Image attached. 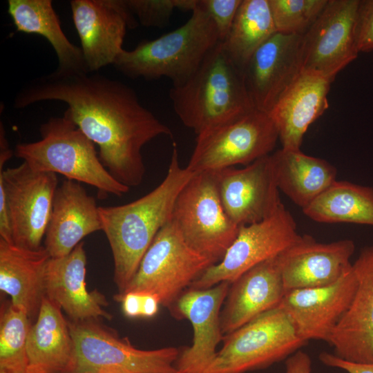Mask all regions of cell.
<instances>
[{"label":"cell","mask_w":373,"mask_h":373,"mask_svg":"<svg viewBox=\"0 0 373 373\" xmlns=\"http://www.w3.org/2000/svg\"><path fill=\"white\" fill-rule=\"evenodd\" d=\"M52 73L31 80L16 94L13 106L23 108L46 100L66 103L65 111L99 147L104 166L118 182L139 186L144 176L143 146L171 129L139 101L128 85L100 74Z\"/></svg>","instance_id":"6da1fadb"},{"label":"cell","mask_w":373,"mask_h":373,"mask_svg":"<svg viewBox=\"0 0 373 373\" xmlns=\"http://www.w3.org/2000/svg\"><path fill=\"white\" fill-rule=\"evenodd\" d=\"M180 166L173 144L165 178L151 192L131 202L99 207L102 231L113 258V280L122 294L159 231L171 219L176 198L193 175Z\"/></svg>","instance_id":"7a4b0ae2"},{"label":"cell","mask_w":373,"mask_h":373,"mask_svg":"<svg viewBox=\"0 0 373 373\" xmlns=\"http://www.w3.org/2000/svg\"><path fill=\"white\" fill-rule=\"evenodd\" d=\"M169 97L183 123L197 135L255 109L243 70L219 42L184 83L172 86Z\"/></svg>","instance_id":"3957f363"},{"label":"cell","mask_w":373,"mask_h":373,"mask_svg":"<svg viewBox=\"0 0 373 373\" xmlns=\"http://www.w3.org/2000/svg\"><path fill=\"white\" fill-rule=\"evenodd\" d=\"M219 42L215 23L198 3L182 26L155 39L142 41L133 50L123 49L113 65L129 78L167 77L172 86H178L191 76Z\"/></svg>","instance_id":"277c9868"},{"label":"cell","mask_w":373,"mask_h":373,"mask_svg":"<svg viewBox=\"0 0 373 373\" xmlns=\"http://www.w3.org/2000/svg\"><path fill=\"white\" fill-rule=\"evenodd\" d=\"M41 139L17 144L14 155L35 171L59 173L95 187L101 195L122 196L130 188L104 166L95 144L64 113L40 126Z\"/></svg>","instance_id":"5b68a950"},{"label":"cell","mask_w":373,"mask_h":373,"mask_svg":"<svg viewBox=\"0 0 373 373\" xmlns=\"http://www.w3.org/2000/svg\"><path fill=\"white\" fill-rule=\"evenodd\" d=\"M74 350L64 373H175L180 355L175 347L152 350L135 347L98 320L68 321Z\"/></svg>","instance_id":"8992f818"},{"label":"cell","mask_w":373,"mask_h":373,"mask_svg":"<svg viewBox=\"0 0 373 373\" xmlns=\"http://www.w3.org/2000/svg\"><path fill=\"white\" fill-rule=\"evenodd\" d=\"M223 345L202 373H245L287 359L307 343L277 306L224 336Z\"/></svg>","instance_id":"52a82bcc"},{"label":"cell","mask_w":373,"mask_h":373,"mask_svg":"<svg viewBox=\"0 0 373 373\" xmlns=\"http://www.w3.org/2000/svg\"><path fill=\"white\" fill-rule=\"evenodd\" d=\"M171 220L186 243L213 265L224 258L240 228L224 209L213 171L193 173L176 198Z\"/></svg>","instance_id":"ba28073f"},{"label":"cell","mask_w":373,"mask_h":373,"mask_svg":"<svg viewBox=\"0 0 373 373\" xmlns=\"http://www.w3.org/2000/svg\"><path fill=\"white\" fill-rule=\"evenodd\" d=\"M213 265L186 243L171 219L154 238L125 290L116 295L153 294L171 310L182 293Z\"/></svg>","instance_id":"9c48e42d"},{"label":"cell","mask_w":373,"mask_h":373,"mask_svg":"<svg viewBox=\"0 0 373 373\" xmlns=\"http://www.w3.org/2000/svg\"><path fill=\"white\" fill-rule=\"evenodd\" d=\"M278 139L268 113L254 109L197 135L186 167L198 173L248 165L271 154Z\"/></svg>","instance_id":"30bf717a"},{"label":"cell","mask_w":373,"mask_h":373,"mask_svg":"<svg viewBox=\"0 0 373 373\" xmlns=\"http://www.w3.org/2000/svg\"><path fill=\"white\" fill-rule=\"evenodd\" d=\"M8 160L0 157V213L8 211L14 245L39 249L58 187L57 174L35 171L25 162L4 169Z\"/></svg>","instance_id":"8fae6325"},{"label":"cell","mask_w":373,"mask_h":373,"mask_svg":"<svg viewBox=\"0 0 373 373\" xmlns=\"http://www.w3.org/2000/svg\"><path fill=\"white\" fill-rule=\"evenodd\" d=\"M302 236L294 217L281 204L266 219L240 227L224 258L207 268L189 288L204 289L222 282L232 283L249 269L280 255Z\"/></svg>","instance_id":"7c38bea8"},{"label":"cell","mask_w":373,"mask_h":373,"mask_svg":"<svg viewBox=\"0 0 373 373\" xmlns=\"http://www.w3.org/2000/svg\"><path fill=\"white\" fill-rule=\"evenodd\" d=\"M359 0H328L310 28L303 35L301 70L333 82L358 56L356 37Z\"/></svg>","instance_id":"4fadbf2b"},{"label":"cell","mask_w":373,"mask_h":373,"mask_svg":"<svg viewBox=\"0 0 373 373\" xmlns=\"http://www.w3.org/2000/svg\"><path fill=\"white\" fill-rule=\"evenodd\" d=\"M70 5L88 72L113 64L124 49L126 28L139 23L126 0H72Z\"/></svg>","instance_id":"5bb4252c"},{"label":"cell","mask_w":373,"mask_h":373,"mask_svg":"<svg viewBox=\"0 0 373 373\" xmlns=\"http://www.w3.org/2000/svg\"><path fill=\"white\" fill-rule=\"evenodd\" d=\"M213 172L224 209L240 227L266 219L283 204L271 154L242 169L229 167Z\"/></svg>","instance_id":"9a60e30c"},{"label":"cell","mask_w":373,"mask_h":373,"mask_svg":"<svg viewBox=\"0 0 373 373\" xmlns=\"http://www.w3.org/2000/svg\"><path fill=\"white\" fill-rule=\"evenodd\" d=\"M356 284L352 266L329 285L286 291L279 305L289 316L302 340L328 343L351 305Z\"/></svg>","instance_id":"2e32d148"},{"label":"cell","mask_w":373,"mask_h":373,"mask_svg":"<svg viewBox=\"0 0 373 373\" xmlns=\"http://www.w3.org/2000/svg\"><path fill=\"white\" fill-rule=\"evenodd\" d=\"M230 285L222 282L204 289L188 288L171 309L174 316L188 319L193 329L192 345L176 361L182 373H202L216 357L224 337L220 316Z\"/></svg>","instance_id":"e0dca14e"},{"label":"cell","mask_w":373,"mask_h":373,"mask_svg":"<svg viewBox=\"0 0 373 373\" xmlns=\"http://www.w3.org/2000/svg\"><path fill=\"white\" fill-rule=\"evenodd\" d=\"M302 37L276 32L251 57L243 73L255 109L269 113L301 72Z\"/></svg>","instance_id":"ac0fdd59"},{"label":"cell","mask_w":373,"mask_h":373,"mask_svg":"<svg viewBox=\"0 0 373 373\" xmlns=\"http://www.w3.org/2000/svg\"><path fill=\"white\" fill-rule=\"evenodd\" d=\"M354 251L355 244L350 239L322 243L303 235L279 256L285 291L334 283L351 269Z\"/></svg>","instance_id":"d6986e66"},{"label":"cell","mask_w":373,"mask_h":373,"mask_svg":"<svg viewBox=\"0 0 373 373\" xmlns=\"http://www.w3.org/2000/svg\"><path fill=\"white\" fill-rule=\"evenodd\" d=\"M352 269L356 289L328 343L342 359L373 363V245L361 249Z\"/></svg>","instance_id":"ffe728a7"},{"label":"cell","mask_w":373,"mask_h":373,"mask_svg":"<svg viewBox=\"0 0 373 373\" xmlns=\"http://www.w3.org/2000/svg\"><path fill=\"white\" fill-rule=\"evenodd\" d=\"M86 264L84 242L66 256L50 258L44 276L46 296L58 305L71 321L102 318L111 321L113 316L104 309L108 305L105 296L97 289H87Z\"/></svg>","instance_id":"44dd1931"},{"label":"cell","mask_w":373,"mask_h":373,"mask_svg":"<svg viewBox=\"0 0 373 373\" xmlns=\"http://www.w3.org/2000/svg\"><path fill=\"white\" fill-rule=\"evenodd\" d=\"M279 256L254 266L231 283L220 316L224 336L280 305L286 291Z\"/></svg>","instance_id":"7402d4cb"},{"label":"cell","mask_w":373,"mask_h":373,"mask_svg":"<svg viewBox=\"0 0 373 373\" xmlns=\"http://www.w3.org/2000/svg\"><path fill=\"white\" fill-rule=\"evenodd\" d=\"M102 229L95 199L80 182L64 180L55 191L44 237L50 258L68 255L84 237Z\"/></svg>","instance_id":"603a6c76"},{"label":"cell","mask_w":373,"mask_h":373,"mask_svg":"<svg viewBox=\"0 0 373 373\" xmlns=\"http://www.w3.org/2000/svg\"><path fill=\"white\" fill-rule=\"evenodd\" d=\"M332 81L302 71L268 113L278 132L282 149L299 150L309 126L328 108Z\"/></svg>","instance_id":"cb8c5ba5"},{"label":"cell","mask_w":373,"mask_h":373,"mask_svg":"<svg viewBox=\"0 0 373 373\" xmlns=\"http://www.w3.org/2000/svg\"><path fill=\"white\" fill-rule=\"evenodd\" d=\"M50 258L44 246L31 250L0 238V290L30 319L37 318L46 296L44 276Z\"/></svg>","instance_id":"d4e9b609"},{"label":"cell","mask_w":373,"mask_h":373,"mask_svg":"<svg viewBox=\"0 0 373 373\" xmlns=\"http://www.w3.org/2000/svg\"><path fill=\"white\" fill-rule=\"evenodd\" d=\"M74 345L61 307L46 296L27 341L28 369L64 373L73 358Z\"/></svg>","instance_id":"484cf974"},{"label":"cell","mask_w":373,"mask_h":373,"mask_svg":"<svg viewBox=\"0 0 373 373\" xmlns=\"http://www.w3.org/2000/svg\"><path fill=\"white\" fill-rule=\"evenodd\" d=\"M277 186L302 209L336 180L337 169L325 160L299 150L280 149L271 154Z\"/></svg>","instance_id":"4316f807"},{"label":"cell","mask_w":373,"mask_h":373,"mask_svg":"<svg viewBox=\"0 0 373 373\" xmlns=\"http://www.w3.org/2000/svg\"><path fill=\"white\" fill-rule=\"evenodd\" d=\"M8 12L17 31L47 39L57 55L56 70L88 73L81 47L72 44L64 34L51 0H8Z\"/></svg>","instance_id":"83f0119b"},{"label":"cell","mask_w":373,"mask_h":373,"mask_svg":"<svg viewBox=\"0 0 373 373\" xmlns=\"http://www.w3.org/2000/svg\"><path fill=\"white\" fill-rule=\"evenodd\" d=\"M302 210L318 222L373 227V187L336 180Z\"/></svg>","instance_id":"f1b7e54d"},{"label":"cell","mask_w":373,"mask_h":373,"mask_svg":"<svg viewBox=\"0 0 373 373\" xmlns=\"http://www.w3.org/2000/svg\"><path fill=\"white\" fill-rule=\"evenodd\" d=\"M268 0H242L223 48L242 70L254 52L276 33Z\"/></svg>","instance_id":"f546056e"},{"label":"cell","mask_w":373,"mask_h":373,"mask_svg":"<svg viewBox=\"0 0 373 373\" xmlns=\"http://www.w3.org/2000/svg\"><path fill=\"white\" fill-rule=\"evenodd\" d=\"M32 327L22 309L3 303L0 312V371L22 373L28 370L27 341Z\"/></svg>","instance_id":"4dcf8cb0"},{"label":"cell","mask_w":373,"mask_h":373,"mask_svg":"<svg viewBox=\"0 0 373 373\" xmlns=\"http://www.w3.org/2000/svg\"><path fill=\"white\" fill-rule=\"evenodd\" d=\"M328 0H268L276 32L303 35Z\"/></svg>","instance_id":"1f68e13d"},{"label":"cell","mask_w":373,"mask_h":373,"mask_svg":"<svg viewBox=\"0 0 373 373\" xmlns=\"http://www.w3.org/2000/svg\"><path fill=\"white\" fill-rule=\"evenodd\" d=\"M138 23L146 27H164L175 9V0H126Z\"/></svg>","instance_id":"d6a6232c"},{"label":"cell","mask_w":373,"mask_h":373,"mask_svg":"<svg viewBox=\"0 0 373 373\" xmlns=\"http://www.w3.org/2000/svg\"><path fill=\"white\" fill-rule=\"evenodd\" d=\"M242 0H198V6L211 18L220 42L227 37Z\"/></svg>","instance_id":"836d02e7"},{"label":"cell","mask_w":373,"mask_h":373,"mask_svg":"<svg viewBox=\"0 0 373 373\" xmlns=\"http://www.w3.org/2000/svg\"><path fill=\"white\" fill-rule=\"evenodd\" d=\"M356 37L359 52L373 50V0H359Z\"/></svg>","instance_id":"e575fe53"},{"label":"cell","mask_w":373,"mask_h":373,"mask_svg":"<svg viewBox=\"0 0 373 373\" xmlns=\"http://www.w3.org/2000/svg\"><path fill=\"white\" fill-rule=\"evenodd\" d=\"M319 360L325 365L338 368L348 373H373V363L348 361L326 352L319 354Z\"/></svg>","instance_id":"d590c367"},{"label":"cell","mask_w":373,"mask_h":373,"mask_svg":"<svg viewBox=\"0 0 373 373\" xmlns=\"http://www.w3.org/2000/svg\"><path fill=\"white\" fill-rule=\"evenodd\" d=\"M114 298L122 303L124 314L128 318L142 317L144 294L128 292L121 296L115 295Z\"/></svg>","instance_id":"8d00e7d4"},{"label":"cell","mask_w":373,"mask_h":373,"mask_svg":"<svg viewBox=\"0 0 373 373\" xmlns=\"http://www.w3.org/2000/svg\"><path fill=\"white\" fill-rule=\"evenodd\" d=\"M311 372L312 360L306 352L300 350L286 359L285 373Z\"/></svg>","instance_id":"74e56055"},{"label":"cell","mask_w":373,"mask_h":373,"mask_svg":"<svg viewBox=\"0 0 373 373\" xmlns=\"http://www.w3.org/2000/svg\"><path fill=\"white\" fill-rule=\"evenodd\" d=\"M197 4L198 0H175V8L182 11L193 12Z\"/></svg>","instance_id":"f35d334b"},{"label":"cell","mask_w":373,"mask_h":373,"mask_svg":"<svg viewBox=\"0 0 373 373\" xmlns=\"http://www.w3.org/2000/svg\"><path fill=\"white\" fill-rule=\"evenodd\" d=\"M0 373H10V372H3V371H0ZM22 373H42V372H35V371H32V370L28 369L27 371H26L24 372H22Z\"/></svg>","instance_id":"ab89813d"},{"label":"cell","mask_w":373,"mask_h":373,"mask_svg":"<svg viewBox=\"0 0 373 373\" xmlns=\"http://www.w3.org/2000/svg\"><path fill=\"white\" fill-rule=\"evenodd\" d=\"M105 373H123V372H105Z\"/></svg>","instance_id":"60d3db41"},{"label":"cell","mask_w":373,"mask_h":373,"mask_svg":"<svg viewBox=\"0 0 373 373\" xmlns=\"http://www.w3.org/2000/svg\"><path fill=\"white\" fill-rule=\"evenodd\" d=\"M175 373H182L181 372L177 370V372H175Z\"/></svg>","instance_id":"b9f144b4"}]
</instances>
